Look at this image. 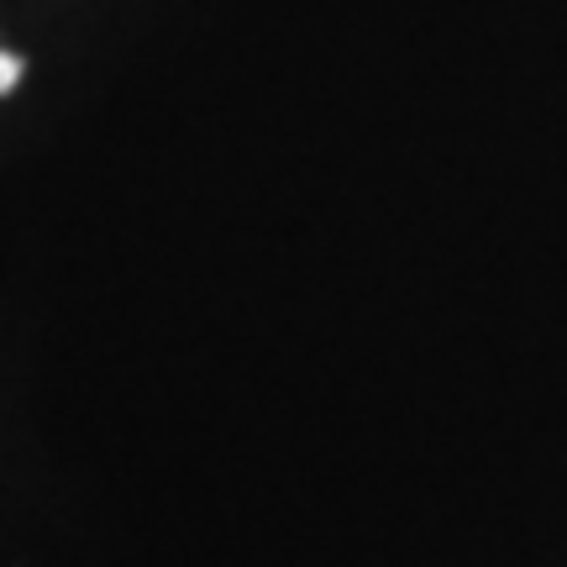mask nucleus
<instances>
[{
  "instance_id": "nucleus-1",
  "label": "nucleus",
  "mask_w": 567,
  "mask_h": 567,
  "mask_svg": "<svg viewBox=\"0 0 567 567\" xmlns=\"http://www.w3.org/2000/svg\"><path fill=\"white\" fill-rule=\"evenodd\" d=\"M21 74H27V63H21L17 53H6V48H0V95H11V90L21 84Z\"/></svg>"
}]
</instances>
